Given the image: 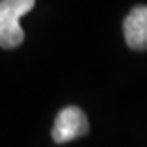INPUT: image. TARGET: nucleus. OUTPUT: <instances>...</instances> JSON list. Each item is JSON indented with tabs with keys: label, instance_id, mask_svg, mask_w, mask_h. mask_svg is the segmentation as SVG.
Masks as SVG:
<instances>
[{
	"label": "nucleus",
	"instance_id": "7ed1b4c3",
	"mask_svg": "<svg viewBox=\"0 0 147 147\" xmlns=\"http://www.w3.org/2000/svg\"><path fill=\"white\" fill-rule=\"evenodd\" d=\"M126 44L132 51H147V5H136L123 21Z\"/></svg>",
	"mask_w": 147,
	"mask_h": 147
},
{
	"label": "nucleus",
	"instance_id": "f257e3e1",
	"mask_svg": "<svg viewBox=\"0 0 147 147\" xmlns=\"http://www.w3.org/2000/svg\"><path fill=\"white\" fill-rule=\"evenodd\" d=\"M34 7V0H0V47L13 49L25 39L20 18Z\"/></svg>",
	"mask_w": 147,
	"mask_h": 147
},
{
	"label": "nucleus",
	"instance_id": "f03ea898",
	"mask_svg": "<svg viewBox=\"0 0 147 147\" xmlns=\"http://www.w3.org/2000/svg\"><path fill=\"white\" fill-rule=\"evenodd\" d=\"M88 132L87 115L79 106H65L57 113L51 131L53 141L56 144H65L74 139L84 137Z\"/></svg>",
	"mask_w": 147,
	"mask_h": 147
}]
</instances>
